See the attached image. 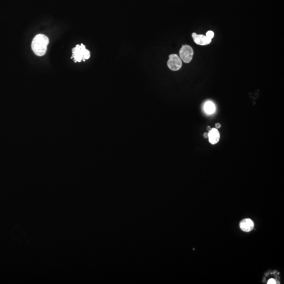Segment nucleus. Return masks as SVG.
Masks as SVG:
<instances>
[{
	"instance_id": "nucleus-9",
	"label": "nucleus",
	"mask_w": 284,
	"mask_h": 284,
	"mask_svg": "<svg viewBox=\"0 0 284 284\" xmlns=\"http://www.w3.org/2000/svg\"><path fill=\"white\" fill-rule=\"evenodd\" d=\"M206 36L208 38H210L212 40V38H214V33L212 31H208L206 34Z\"/></svg>"
},
{
	"instance_id": "nucleus-8",
	"label": "nucleus",
	"mask_w": 284,
	"mask_h": 284,
	"mask_svg": "<svg viewBox=\"0 0 284 284\" xmlns=\"http://www.w3.org/2000/svg\"><path fill=\"white\" fill-rule=\"evenodd\" d=\"M205 110L208 114H212L215 110V106L211 102H207L204 106Z\"/></svg>"
},
{
	"instance_id": "nucleus-10",
	"label": "nucleus",
	"mask_w": 284,
	"mask_h": 284,
	"mask_svg": "<svg viewBox=\"0 0 284 284\" xmlns=\"http://www.w3.org/2000/svg\"><path fill=\"white\" fill-rule=\"evenodd\" d=\"M268 284H276V282H275V280H274L273 278L271 279H270L268 281V283H267Z\"/></svg>"
},
{
	"instance_id": "nucleus-3",
	"label": "nucleus",
	"mask_w": 284,
	"mask_h": 284,
	"mask_svg": "<svg viewBox=\"0 0 284 284\" xmlns=\"http://www.w3.org/2000/svg\"><path fill=\"white\" fill-rule=\"evenodd\" d=\"M194 55V51L192 47L188 45H183L180 51V56L181 60L185 63L191 62Z\"/></svg>"
},
{
	"instance_id": "nucleus-13",
	"label": "nucleus",
	"mask_w": 284,
	"mask_h": 284,
	"mask_svg": "<svg viewBox=\"0 0 284 284\" xmlns=\"http://www.w3.org/2000/svg\"><path fill=\"white\" fill-rule=\"evenodd\" d=\"M211 130H212V127H211L210 126H208L207 127V131L208 132H210Z\"/></svg>"
},
{
	"instance_id": "nucleus-6",
	"label": "nucleus",
	"mask_w": 284,
	"mask_h": 284,
	"mask_svg": "<svg viewBox=\"0 0 284 284\" xmlns=\"http://www.w3.org/2000/svg\"><path fill=\"white\" fill-rule=\"evenodd\" d=\"M239 226L241 230L244 232H249L253 229L254 224L253 221L250 219H244L241 221L239 224Z\"/></svg>"
},
{
	"instance_id": "nucleus-12",
	"label": "nucleus",
	"mask_w": 284,
	"mask_h": 284,
	"mask_svg": "<svg viewBox=\"0 0 284 284\" xmlns=\"http://www.w3.org/2000/svg\"><path fill=\"white\" fill-rule=\"evenodd\" d=\"M203 136H204V138H205V139L208 138V136H209L208 133L205 132V133H204V134H203Z\"/></svg>"
},
{
	"instance_id": "nucleus-4",
	"label": "nucleus",
	"mask_w": 284,
	"mask_h": 284,
	"mask_svg": "<svg viewBox=\"0 0 284 284\" xmlns=\"http://www.w3.org/2000/svg\"><path fill=\"white\" fill-rule=\"evenodd\" d=\"M167 66L170 70L176 71L180 70L182 66V61L177 54H171L167 61Z\"/></svg>"
},
{
	"instance_id": "nucleus-11",
	"label": "nucleus",
	"mask_w": 284,
	"mask_h": 284,
	"mask_svg": "<svg viewBox=\"0 0 284 284\" xmlns=\"http://www.w3.org/2000/svg\"><path fill=\"white\" fill-rule=\"evenodd\" d=\"M215 126L216 129H220L221 127V124L219 123H217L215 125Z\"/></svg>"
},
{
	"instance_id": "nucleus-1",
	"label": "nucleus",
	"mask_w": 284,
	"mask_h": 284,
	"mask_svg": "<svg viewBox=\"0 0 284 284\" xmlns=\"http://www.w3.org/2000/svg\"><path fill=\"white\" fill-rule=\"evenodd\" d=\"M49 43V39L47 36L44 34H38L32 42V49L37 56L42 57L46 52Z\"/></svg>"
},
{
	"instance_id": "nucleus-2",
	"label": "nucleus",
	"mask_w": 284,
	"mask_h": 284,
	"mask_svg": "<svg viewBox=\"0 0 284 284\" xmlns=\"http://www.w3.org/2000/svg\"><path fill=\"white\" fill-rule=\"evenodd\" d=\"M90 57V52L86 49L85 45H77L76 47L72 49V57L71 59H74V62H81L82 60L85 61Z\"/></svg>"
},
{
	"instance_id": "nucleus-7",
	"label": "nucleus",
	"mask_w": 284,
	"mask_h": 284,
	"mask_svg": "<svg viewBox=\"0 0 284 284\" xmlns=\"http://www.w3.org/2000/svg\"><path fill=\"white\" fill-rule=\"evenodd\" d=\"M208 139L210 143L215 144L217 143L220 139V134L216 129H212V130L208 133Z\"/></svg>"
},
{
	"instance_id": "nucleus-5",
	"label": "nucleus",
	"mask_w": 284,
	"mask_h": 284,
	"mask_svg": "<svg viewBox=\"0 0 284 284\" xmlns=\"http://www.w3.org/2000/svg\"><path fill=\"white\" fill-rule=\"evenodd\" d=\"M192 38L195 43L199 45H206L211 43L212 40L207 36L202 34H197L196 33L192 34Z\"/></svg>"
}]
</instances>
